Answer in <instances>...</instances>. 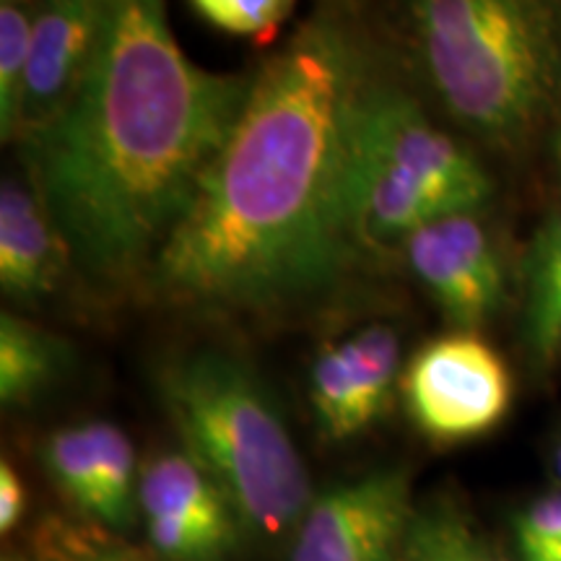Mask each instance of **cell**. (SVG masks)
Segmentation results:
<instances>
[{"instance_id":"13","label":"cell","mask_w":561,"mask_h":561,"mask_svg":"<svg viewBox=\"0 0 561 561\" xmlns=\"http://www.w3.org/2000/svg\"><path fill=\"white\" fill-rule=\"evenodd\" d=\"M403 561H510L450 500L416 507Z\"/></svg>"},{"instance_id":"19","label":"cell","mask_w":561,"mask_h":561,"mask_svg":"<svg viewBox=\"0 0 561 561\" xmlns=\"http://www.w3.org/2000/svg\"><path fill=\"white\" fill-rule=\"evenodd\" d=\"M34 561H164L125 543L104 525L50 520L34 541Z\"/></svg>"},{"instance_id":"4","label":"cell","mask_w":561,"mask_h":561,"mask_svg":"<svg viewBox=\"0 0 561 561\" xmlns=\"http://www.w3.org/2000/svg\"><path fill=\"white\" fill-rule=\"evenodd\" d=\"M426 81L455 121L481 136L523 138L557 87V39L543 0H411Z\"/></svg>"},{"instance_id":"15","label":"cell","mask_w":561,"mask_h":561,"mask_svg":"<svg viewBox=\"0 0 561 561\" xmlns=\"http://www.w3.org/2000/svg\"><path fill=\"white\" fill-rule=\"evenodd\" d=\"M310 398L320 430L331 439H351L369 430L341 343L325 346L314 359Z\"/></svg>"},{"instance_id":"2","label":"cell","mask_w":561,"mask_h":561,"mask_svg":"<svg viewBox=\"0 0 561 561\" xmlns=\"http://www.w3.org/2000/svg\"><path fill=\"white\" fill-rule=\"evenodd\" d=\"M252 81L187 58L167 0H100L79 87L53 123L24 138L32 185L89 289L144 284L240 121Z\"/></svg>"},{"instance_id":"3","label":"cell","mask_w":561,"mask_h":561,"mask_svg":"<svg viewBox=\"0 0 561 561\" xmlns=\"http://www.w3.org/2000/svg\"><path fill=\"white\" fill-rule=\"evenodd\" d=\"M161 401L182 447L219 483L252 536L299 528L312 483L289 426L248 364L224 351L180 356L161 375Z\"/></svg>"},{"instance_id":"10","label":"cell","mask_w":561,"mask_h":561,"mask_svg":"<svg viewBox=\"0 0 561 561\" xmlns=\"http://www.w3.org/2000/svg\"><path fill=\"white\" fill-rule=\"evenodd\" d=\"M58 224L37 193L16 180L0 187V289L13 301H39L58 289L70 268Z\"/></svg>"},{"instance_id":"25","label":"cell","mask_w":561,"mask_h":561,"mask_svg":"<svg viewBox=\"0 0 561 561\" xmlns=\"http://www.w3.org/2000/svg\"><path fill=\"white\" fill-rule=\"evenodd\" d=\"M553 466H557V476L561 479V442H559V447H557V458H553Z\"/></svg>"},{"instance_id":"24","label":"cell","mask_w":561,"mask_h":561,"mask_svg":"<svg viewBox=\"0 0 561 561\" xmlns=\"http://www.w3.org/2000/svg\"><path fill=\"white\" fill-rule=\"evenodd\" d=\"M553 151H557V167L561 172V128H559V136H557V146H553Z\"/></svg>"},{"instance_id":"8","label":"cell","mask_w":561,"mask_h":561,"mask_svg":"<svg viewBox=\"0 0 561 561\" xmlns=\"http://www.w3.org/2000/svg\"><path fill=\"white\" fill-rule=\"evenodd\" d=\"M405 263L458 331L489 322L504 305V268L489 231L473 214H455L413 231Z\"/></svg>"},{"instance_id":"5","label":"cell","mask_w":561,"mask_h":561,"mask_svg":"<svg viewBox=\"0 0 561 561\" xmlns=\"http://www.w3.org/2000/svg\"><path fill=\"white\" fill-rule=\"evenodd\" d=\"M351 216L364 248L405 242L426 224L476 214L491 182L466 146L403 89L364 81L351 123Z\"/></svg>"},{"instance_id":"1","label":"cell","mask_w":561,"mask_h":561,"mask_svg":"<svg viewBox=\"0 0 561 561\" xmlns=\"http://www.w3.org/2000/svg\"><path fill=\"white\" fill-rule=\"evenodd\" d=\"M364 81V50L346 21H305L257 68L146 289L216 314L278 312L325 291L359 244L348 167Z\"/></svg>"},{"instance_id":"27","label":"cell","mask_w":561,"mask_h":561,"mask_svg":"<svg viewBox=\"0 0 561 561\" xmlns=\"http://www.w3.org/2000/svg\"><path fill=\"white\" fill-rule=\"evenodd\" d=\"M543 561H561V557H557V559H543Z\"/></svg>"},{"instance_id":"20","label":"cell","mask_w":561,"mask_h":561,"mask_svg":"<svg viewBox=\"0 0 561 561\" xmlns=\"http://www.w3.org/2000/svg\"><path fill=\"white\" fill-rule=\"evenodd\" d=\"M297 0H191L201 19L216 30L248 39H268L291 16Z\"/></svg>"},{"instance_id":"6","label":"cell","mask_w":561,"mask_h":561,"mask_svg":"<svg viewBox=\"0 0 561 561\" xmlns=\"http://www.w3.org/2000/svg\"><path fill=\"white\" fill-rule=\"evenodd\" d=\"M512 375L502 356L473 331L426 343L403 377L405 409L426 437L442 445L483 437L512 405Z\"/></svg>"},{"instance_id":"17","label":"cell","mask_w":561,"mask_h":561,"mask_svg":"<svg viewBox=\"0 0 561 561\" xmlns=\"http://www.w3.org/2000/svg\"><path fill=\"white\" fill-rule=\"evenodd\" d=\"M96 445V473H100L102 504L96 520L104 528L117 530L130 525L133 504H136V453L121 426L110 421H91Z\"/></svg>"},{"instance_id":"18","label":"cell","mask_w":561,"mask_h":561,"mask_svg":"<svg viewBox=\"0 0 561 561\" xmlns=\"http://www.w3.org/2000/svg\"><path fill=\"white\" fill-rule=\"evenodd\" d=\"M42 458H45L47 473L53 476V481L58 483L70 502L79 504L91 517L100 515L102 491L100 473H96V445L91 421L55 432L47 439Z\"/></svg>"},{"instance_id":"16","label":"cell","mask_w":561,"mask_h":561,"mask_svg":"<svg viewBox=\"0 0 561 561\" xmlns=\"http://www.w3.org/2000/svg\"><path fill=\"white\" fill-rule=\"evenodd\" d=\"M34 9L26 3L0 5V136L16 140L32 58Z\"/></svg>"},{"instance_id":"22","label":"cell","mask_w":561,"mask_h":561,"mask_svg":"<svg viewBox=\"0 0 561 561\" xmlns=\"http://www.w3.org/2000/svg\"><path fill=\"white\" fill-rule=\"evenodd\" d=\"M515 538L523 561L561 557V491L538 496L515 517Z\"/></svg>"},{"instance_id":"21","label":"cell","mask_w":561,"mask_h":561,"mask_svg":"<svg viewBox=\"0 0 561 561\" xmlns=\"http://www.w3.org/2000/svg\"><path fill=\"white\" fill-rule=\"evenodd\" d=\"M561 294V210L538 229L525 257V318L541 312Z\"/></svg>"},{"instance_id":"12","label":"cell","mask_w":561,"mask_h":561,"mask_svg":"<svg viewBox=\"0 0 561 561\" xmlns=\"http://www.w3.org/2000/svg\"><path fill=\"white\" fill-rule=\"evenodd\" d=\"M68 346L45 328L0 314V401L5 409L32 403L66 369Z\"/></svg>"},{"instance_id":"9","label":"cell","mask_w":561,"mask_h":561,"mask_svg":"<svg viewBox=\"0 0 561 561\" xmlns=\"http://www.w3.org/2000/svg\"><path fill=\"white\" fill-rule=\"evenodd\" d=\"M19 138L55 121L79 87L100 30V0H37Z\"/></svg>"},{"instance_id":"23","label":"cell","mask_w":561,"mask_h":561,"mask_svg":"<svg viewBox=\"0 0 561 561\" xmlns=\"http://www.w3.org/2000/svg\"><path fill=\"white\" fill-rule=\"evenodd\" d=\"M26 507V491L21 483L16 468L9 460L0 466V530L11 533L24 517Z\"/></svg>"},{"instance_id":"14","label":"cell","mask_w":561,"mask_h":561,"mask_svg":"<svg viewBox=\"0 0 561 561\" xmlns=\"http://www.w3.org/2000/svg\"><path fill=\"white\" fill-rule=\"evenodd\" d=\"M339 343L348 362L362 413L371 426L388 409L396 388L401 371V341L388 325H367Z\"/></svg>"},{"instance_id":"26","label":"cell","mask_w":561,"mask_h":561,"mask_svg":"<svg viewBox=\"0 0 561 561\" xmlns=\"http://www.w3.org/2000/svg\"><path fill=\"white\" fill-rule=\"evenodd\" d=\"M3 3H26V5H34L37 0H3Z\"/></svg>"},{"instance_id":"7","label":"cell","mask_w":561,"mask_h":561,"mask_svg":"<svg viewBox=\"0 0 561 561\" xmlns=\"http://www.w3.org/2000/svg\"><path fill=\"white\" fill-rule=\"evenodd\" d=\"M416 507L403 471H380L314 496L291 561H403Z\"/></svg>"},{"instance_id":"11","label":"cell","mask_w":561,"mask_h":561,"mask_svg":"<svg viewBox=\"0 0 561 561\" xmlns=\"http://www.w3.org/2000/svg\"><path fill=\"white\" fill-rule=\"evenodd\" d=\"M138 504L146 520H172L231 549L240 536L234 510L224 491L185 450L149 460L138 479Z\"/></svg>"}]
</instances>
